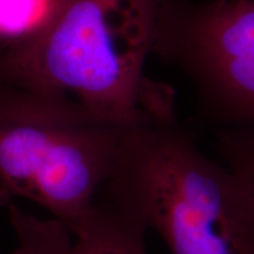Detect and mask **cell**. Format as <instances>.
Listing matches in <instances>:
<instances>
[{
  "instance_id": "5",
  "label": "cell",
  "mask_w": 254,
  "mask_h": 254,
  "mask_svg": "<svg viewBox=\"0 0 254 254\" xmlns=\"http://www.w3.org/2000/svg\"><path fill=\"white\" fill-rule=\"evenodd\" d=\"M111 211L112 220L101 236L73 241L72 234L58 220L27 214L11 202L9 220L19 240L12 254H148L145 246L147 231L114 209Z\"/></svg>"
},
{
  "instance_id": "2",
  "label": "cell",
  "mask_w": 254,
  "mask_h": 254,
  "mask_svg": "<svg viewBox=\"0 0 254 254\" xmlns=\"http://www.w3.org/2000/svg\"><path fill=\"white\" fill-rule=\"evenodd\" d=\"M98 202L154 231L171 254H254L245 183L177 118L125 127Z\"/></svg>"
},
{
  "instance_id": "3",
  "label": "cell",
  "mask_w": 254,
  "mask_h": 254,
  "mask_svg": "<svg viewBox=\"0 0 254 254\" xmlns=\"http://www.w3.org/2000/svg\"><path fill=\"white\" fill-rule=\"evenodd\" d=\"M125 127L69 98L0 81V207L31 199L75 240L99 237L110 214L97 196L116 167Z\"/></svg>"
},
{
  "instance_id": "6",
  "label": "cell",
  "mask_w": 254,
  "mask_h": 254,
  "mask_svg": "<svg viewBox=\"0 0 254 254\" xmlns=\"http://www.w3.org/2000/svg\"><path fill=\"white\" fill-rule=\"evenodd\" d=\"M60 0H0V52L33 40L52 20Z\"/></svg>"
},
{
  "instance_id": "1",
  "label": "cell",
  "mask_w": 254,
  "mask_h": 254,
  "mask_svg": "<svg viewBox=\"0 0 254 254\" xmlns=\"http://www.w3.org/2000/svg\"><path fill=\"white\" fill-rule=\"evenodd\" d=\"M159 0H60L50 24L0 52V81L77 101L119 126L176 118L172 88L145 74Z\"/></svg>"
},
{
  "instance_id": "7",
  "label": "cell",
  "mask_w": 254,
  "mask_h": 254,
  "mask_svg": "<svg viewBox=\"0 0 254 254\" xmlns=\"http://www.w3.org/2000/svg\"><path fill=\"white\" fill-rule=\"evenodd\" d=\"M218 159L245 183L254 201V128L214 131Z\"/></svg>"
},
{
  "instance_id": "4",
  "label": "cell",
  "mask_w": 254,
  "mask_h": 254,
  "mask_svg": "<svg viewBox=\"0 0 254 254\" xmlns=\"http://www.w3.org/2000/svg\"><path fill=\"white\" fill-rule=\"evenodd\" d=\"M192 82L214 128H254V0H159L152 55Z\"/></svg>"
}]
</instances>
